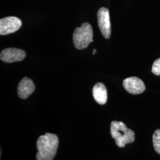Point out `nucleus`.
I'll return each instance as SVG.
<instances>
[{"instance_id":"f257e3e1","label":"nucleus","mask_w":160,"mask_h":160,"mask_svg":"<svg viewBox=\"0 0 160 160\" xmlns=\"http://www.w3.org/2000/svg\"><path fill=\"white\" fill-rule=\"evenodd\" d=\"M59 145V139L55 134L46 133L41 135L37 141L38 153L36 160H53L57 154Z\"/></svg>"},{"instance_id":"f03ea898","label":"nucleus","mask_w":160,"mask_h":160,"mask_svg":"<svg viewBox=\"0 0 160 160\" xmlns=\"http://www.w3.org/2000/svg\"><path fill=\"white\" fill-rule=\"evenodd\" d=\"M110 133L119 148H123L126 144L132 143L135 141L134 132L128 128L122 122L113 121L110 125Z\"/></svg>"},{"instance_id":"7ed1b4c3","label":"nucleus","mask_w":160,"mask_h":160,"mask_svg":"<svg viewBox=\"0 0 160 160\" xmlns=\"http://www.w3.org/2000/svg\"><path fill=\"white\" fill-rule=\"evenodd\" d=\"M93 31L92 26L88 23L82 24L77 28L73 33V42L77 49H84L93 42Z\"/></svg>"},{"instance_id":"20e7f679","label":"nucleus","mask_w":160,"mask_h":160,"mask_svg":"<svg viewBox=\"0 0 160 160\" xmlns=\"http://www.w3.org/2000/svg\"><path fill=\"white\" fill-rule=\"evenodd\" d=\"M98 25L103 36L108 39L111 35V23L109 10L102 7L97 12Z\"/></svg>"},{"instance_id":"39448f33","label":"nucleus","mask_w":160,"mask_h":160,"mask_svg":"<svg viewBox=\"0 0 160 160\" xmlns=\"http://www.w3.org/2000/svg\"><path fill=\"white\" fill-rule=\"evenodd\" d=\"M22 21L17 17H7L0 20V34L6 35L16 32L21 28Z\"/></svg>"},{"instance_id":"423d86ee","label":"nucleus","mask_w":160,"mask_h":160,"mask_svg":"<svg viewBox=\"0 0 160 160\" xmlns=\"http://www.w3.org/2000/svg\"><path fill=\"white\" fill-rule=\"evenodd\" d=\"M26 57V52L17 48H7L0 54L1 60L6 63H12L22 61Z\"/></svg>"},{"instance_id":"0eeeda50","label":"nucleus","mask_w":160,"mask_h":160,"mask_svg":"<svg viewBox=\"0 0 160 160\" xmlns=\"http://www.w3.org/2000/svg\"><path fill=\"white\" fill-rule=\"evenodd\" d=\"M123 86L127 92L132 94H139L145 90L143 81L136 77L127 78L123 81Z\"/></svg>"},{"instance_id":"6e6552de","label":"nucleus","mask_w":160,"mask_h":160,"mask_svg":"<svg viewBox=\"0 0 160 160\" xmlns=\"http://www.w3.org/2000/svg\"><path fill=\"white\" fill-rule=\"evenodd\" d=\"M35 86L33 81L28 77H24L19 82L17 87V93L20 98L26 99L34 92Z\"/></svg>"},{"instance_id":"1a4fd4ad","label":"nucleus","mask_w":160,"mask_h":160,"mask_svg":"<svg viewBox=\"0 0 160 160\" xmlns=\"http://www.w3.org/2000/svg\"><path fill=\"white\" fill-rule=\"evenodd\" d=\"M92 95L94 100L99 104L103 105L108 100V91L103 83L98 82L92 88Z\"/></svg>"},{"instance_id":"9d476101","label":"nucleus","mask_w":160,"mask_h":160,"mask_svg":"<svg viewBox=\"0 0 160 160\" xmlns=\"http://www.w3.org/2000/svg\"><path fill=\"white\" fill-rule=\"evenodd\" d=\"M152 142L155 151L160 154V129L154 132L152 137Z\"/></svg>"},{"instance_id":"9b49d317","label":"nucleus","mask_w":160,"mask_h":160,"mask_svg":"<svg viewBox=\"0 0 160 160\" xmlns=\"http://www.w3.org/2000/svg\"><path fill=\"white\" fill-rule=\"evenodd\" d=\"M152 72L156 75H160V58L155 61L153 63Z\"/></svg>"},{"instance_id":"f8f14e48","label":"nucleus","mask_w":160,"mask_h":160,"mask_svg":"<svg viewBox=\"0 0 160 160\" xmlns=\"http://www.w3.org/2000/svg\"><path fill=\"white\" fill-rule=\"evenodd\" d=\"M96 52H97V51H96V49H94V50H93V52H92V54H93V55H95L96 53Z\"/></svg>"}]
</instances>
